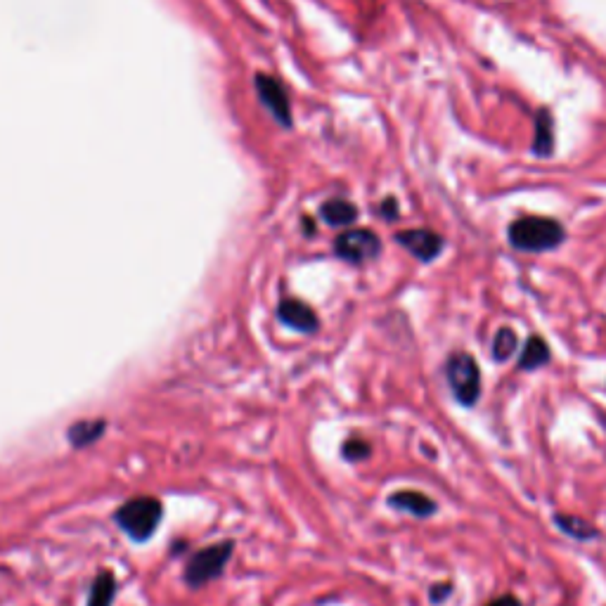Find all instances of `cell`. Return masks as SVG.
Masks as SVG:
<instances>
[{
	"label": "cell",
	"mask_w": 606,
	"mask_h": 606,
	"mask_svg": "<svg viewBox=\"0 0 606 606\" xmlns=\"http://www.w3.org/2000/svg\"><path fill=\"white\" fill-rule=\"evenodd\" d=\"M164 517V505L161 500L152 498V495H140V498H131L116 509L114 519L128 538L135 543H145L150 540L161 524Z\"/></svg>",
	"instance_id": "6da1fadb"
},
{
	"label": "cell",
	"mask_w": 606,
	"mask_h": 606,
	"mask_svg": "<svg viewBox=\"0 0 606 606\" xmlns=\"http://www.w3.org/2000/svg\"><path fill=\"white\" fill-rule=\"evenodd\" d=\"M564 240V228L552 218L528 216L519 218L509 228V242L521 251H545L554 249Z\"/></svg>",
	"instance_id": "7a4b0ae2"
},
{
	"label": "cell",
	"mask_w": 606,
	"mask_h": 606,
	"mask_svg": "<svg viewBox=\"0 0 606 606\" xmlns=\"http://www.w3.org/2000/svg\"><path fill=\"white\" fill-rule=\"evenodd\" d=\"M232 552H235V543L232 540H225V543H216L204 547L197 554H192L188 566H185V583L190 588H204L209 585L211 580L221 578L225 566H228Z\"/></svg>",
	"instance_id": "3957f363"
},
{
	"label": "cell",
	"mask_w": 606,
	"mask_h": 606,
	"mask_svg": "<svg viewBox=\"0 0 606 606\" xmlns=\"http://www.w3.org/2000/svg\"><path fill=\"white\" fill-rule=\"evenodd\" d=\"M446 375H448L450 389H453L455 398L462 405H474L476 401H479L481 372L472 356H467V353H455V356H450Z\"/></svg>",
	"instance_id": "277c9868"
},
{
	"label": "cell",
	"mask_w": 606,
	"mask_h": 606,
	"mask_svg": "<svg viewBox=\"0 0 606 606\" xmlns=\"http://www.w3.org/2000/svg\"><path fill=\"white\" fill-rule=\"evenodd\" d=\"M334 251L348 263H365L382 251V242L372 230H346L334 242Z\"/></svg>",
	"instance_id": "5b68a950"
},
{
	"label": "cell",
	"mask_w": 606,
	"mask_h": 606,
	"mask_svg": "<svg viewBox=\"0 0 606 606\" xmlns=\"http://www.w3.org/2000/svg\"><path fill=\"white\" fill-rule=\"evenodd\" d=\"M254 86H256V93H259L261 102L268 107V112L273 114L282 126H287V128L292 126V107H289L287 93H285V88H282V83L268 74H256Z\"/></svg>",
	"instance_id": "8992f818"
},
{
	"label": "cell",
	"mask_w": 606,
	"mask_h": 606,
	"mask_svg": "<svg viewBox=\"0 0 606 606\" xmlns=\"http://www.w3.org/2000/svg\"><path fill=\"white\" fill-rule=\"evenodd\" d=\"M275 313H277V320H280L282 325L292 327V330H296V332L313 334V332H318V327H320V320H318V315H315L313 308L299 299H285L280 306H277Z\"/></svg>",
	"instance_id": "52a82bcc"
},
{
	"label": "cell",
	"mask_w": 606,
	"mask_h": 606,
	"mask_svg": "<svg viewBox=\"0 0 606 606\" xmlns=\"http://www.w3.org/2000/svg\"><path fill=\"white\" fill-rule=\"evenodd\" d=\"M396 240L401 242L412 256H417L419 261L436 259L443 249L441 235H436V232H431V230H405V232H398Z\"/></svg>",
	"instance_id": "ba28073f"
},
{
	"label": "cell",
	"mask_w": 606,
	"mask_h": 606,
	"mask_svg": "<svg viewBox=\"0 0 606 606\" xmlns=\"http://www.w3.org/2000/svg\"><path fill=\"white\" fill-rule=\"evenodd\" d=\"M105 431H107L105 419H83V422H76L69 427L67 438L76 450H81V448L93 446V443H98Z\"/></svg>",
	"instance_id": "9c48e42d"
},
{
	"label": "cell",
	"mask_w": 606,
	"mask_h": 606,
	"mask_svg": "<svg viewBox=\"0 0 606 606\" xmlns=\"http://www.w3.org/2000/svg\"><path fill=\"white\" fill-rule=\"evenodd\" d=\"M389 505L396 507V509H403V512L415 514V517H429V514L436 512L434 502H431L427 495H422L417 491L393 493L389 498Z\"/></svg>",
	"instance_id": "30bf717a"
},
{
	"label": "cell",
	"mask_w": 606,
	"mask_h": 606,
	"mask_svg": "<svg viewBox=\"0 0 606 606\" xmlns=\"http://www.w3.org/2000/svg\"><path fill=\"white\" fill-rule=\"evenodd\" d=\"M116 597V578L112 571H100L98 578L93 580L88 592V604L86 606H114Z\"/></svg>",
	"instance_id": "8fae6325"
},
{
	"label": "cell",
	"mask_w": 606,
	"mask_h": 606,
	"mask_svg": "<svg viewBox=\"0 0 606 606\" xmlns=\"http://www.w3.org/2000/svg\"><path fill=\"white\" fill-rule=\"evenodd\" d=\"M325 223L334 225V228H346L358 218V209L346 199H332V202H325L320 209Z\"/></svg>",
	"instance_id": "7c38bea8"
},
{
	"label": "cell",
	"mask_w": 606,
	"mask_h": 606,
	"mask_svg": "<svg viewBox=\"0 0 606 606\" xmlns=\"http://www.w3.org/2000/svg\"><path fill=\"white\" fill-rule=\"evenodd\" d=\"M547 360H550V351H547L545 341L540 337H531L524 348V353H521L519 367L521 370H535V367L545 365Z\"/></svg>",
	"instance_id": "4fadbf2b"
},
{
	"label": "cell",
	"mask_w": 606,
	"mask_h": 606,
	"mask_svg": "<svg viewBox=\"0 0 606 606\" xmlns=\"http://www.w3.org/2000/svg\"><path fill=\"white\" fill-rule=\"evenodd\" d=\"M514 348H517V334H514V330H509V327H502V330L495 334L493 356L498 360H507L514 353Z\"/></svg>",
	"instance_id": "5bb4252c"
},
{
	"label": "cell",
	"mask_w": 606,
	"mask_h": 606,
	"mask_svg": "<svg viewBox=\"0 0 606 606\" xmlns=\"http://www.w3.org/2000/svg\"><path fill=\"white\" fill-rule=\"evenodd\" d=\"M557 521H559V526L564 528V531H569L571 535H576V538H580V540L595 535V528H592L588 521H583L578 517H557Z\"/></svg>",
	"instance_id": "9a60e30c"
},
{
	"label": "cell",
	"mask_w": 606,
	"mask_h": 606,
	"mask_svg": "<svg viewBox=\"0 0 606 606\" xmlns=\"http://www.w3.org/2000/svg\"><path fill=\"white\" fill-rule=\"evenodd\" d=\"M341 455L351 462H360L370 455V446H367L363 438H348V441L344 443V448H341Z\"/></svg>",
	"instance_id": "2e32d148"
},
{
	"label": "cell",
	"mask_w": 606,
	"mask_h": 606,
	"mask_svg": "<svg viewBox=\"0 0 606 606\" xmlns=\"http://www.w3.org/2000/svg\"><path fill=\"white\" fill-rule=\"evenodd\" d=\"M488 606H521V602L517 597H512V595H502V597H498V599H493L491 604Z\"/></svg>",
	"instance_id": "e0dca14e"
}]
</instances>
